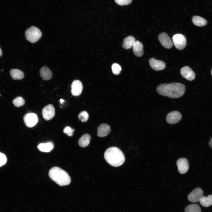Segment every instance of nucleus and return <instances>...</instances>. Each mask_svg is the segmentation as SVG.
<instances>
[{
  "mask_svg": "<svg viewBox=\"0 0 212 212\" xmlns=\"http://www.w3.org/2000/svg\"><path fill=\"white\" fill-rule=\"evenodd\" d=\"M12 102L15 106L19 107L24 105L25 101L22 97H18L13 100Z\"/></svg>",
  "mask_w": 212,
  "mask_h": 212,
  "instance_id": "nucleus-25",
  "label": "nucleus"
},
{
  "mask_svg": "<svg viewBox=\"0 0 212 212\" xmlns=\"http://www.w3.org/2000/svg\"><path fill=\"white\" fill-rule=\"evenodd\" d=\"M74 130L72 129L69 126H66L64 129L63 132L67 134L68 136H71L73 135V133Z\"/></svg>",
  "mask_w": 212,
  "mask_h": 212,
  "instance_id": "nucleus-28",
  "label": "nucleus"
},
{
  "mask_svg": "<svg viewBox=\"0 0 212 212\" xmlns=\"http://www.w3.org/2000/svg\"><path fill=\"white\" fill-rule=\"evenodd\" d=\"M50 178L60 186H67L71 182V178L68 173L57 167L52 168L49 170Z\"/></svg>",
  "mask_w": 212,
  "mask_h": 212,
  "instance_id": "nucleus-3",
  "label": "nucleus"
},
{
  "mask_svg": "<svg viewBox=\"0 0 212 212\" xmlns=\"http://www.w3.org/2000/svg\"><path fill=\"white\" fill-rule=\"evenodd\" d=\"M110 132V126L106 124L100 125L97 128V135L103 137L107 136Z\"/></svg>",
  "mask_w": 212,
  "mask_h": 212,
  "instance_id": "nucleus-15",
  "label": "nucleus"
},
{
  "mask_svg": "<svg viewBox=\"0 0 212 212\" xmlns=\"http://www.w3.org/2000/svg\"><path fill=\"white\" fill-rule=\"evenodd\" d=\"M211 75H212V69H211Z\"/></svg>",
  "mask_w": 212,
  "mask_h": 212,
  "instance_id": "nucleus-34",
  "label": "nucleus"
},
{
  "mask_svg": "<svg viewBox=\"0 0 212 212\" xmlns=\"http://www.w3.org/2000/svg\"><path fill=\"white\" fill-rule=\"evenodd\" d=\"M90 139V136L89 134L83 135L79 140L78 143L79 145L82 148L87 147L89 144Z\"/></svg>",
  "mask_w": 212,
  "mask_h": 212,
  "instance_id": "nucleus-20",
  "label": "nucleus"
},
{
  "mask_svg": "<svg viewBox=\"0 0 212 212\" xmlns=\"http://www.w3.org/2000/svg\"><path fill=\"white\" fill-rule=\"evenodd\" d=\"M7 162V158L3 153L0 152V167L4 165Z\"/></svg>",
  "mask_w": 212,
  "mask_h": 212,
  "instance_id": "nucleus-30",
  "label": "nucleus"
},
{
  "mask_svg": "<svg viewBox=\"0 0 212 212\" xmlns=\"http://www.w3.org/2000/svg\"><path fill=\"white\" fill-rule=\"evenodd\" d=\"M209 145L210 147L212 148V138L211 139L209 143Z\"/></svg>",
  "mask_w": 212,
  "mask_h": 212,
  "instance_id": "nucleus-31",
  "label": "nucleus"
},
{
  "mask_svg": "<svg viewBox=\"0 0 212 212\" xmlns=\"http://www.w3.org/2000/svg\"><path fill=\"white\" fill-rule=\"evenodd\" d=\"M158 39L161 44L166 48H170L173 46L172 41L165 32H163L160 34L158 36Z\"/></svg>",
  "mask_w": 212,
  "mask_h": 212,
  "instance_id": "nucleus-10",
  "label": "nucleus"
},
{
  "mask_svg": "<svg viewBox=\"0 0 212 212\" xmlns=\"http://www.w3.org/2000/svg\"><path fill=\"white\" fill-rule=\"evenodd\" d=\"M135 42V39L133 36H129L123 39L122 46L126 49H130L133 46Z\"/></svg>",
  "mask_w": 212,
  "mask_h": 212,
  "instance_id": "nucleus-19",
  "label": "nucleus"
},
{
  "mask_svg": "<svg viewBox=\"0 0 212 212\" xmlns=\"http://www.w3.org/2000/svg\"><path fill=\"white\" fill-rule=\"evenodd\" d=\"M78 118L82 122L87 121L89 118V115L86 111H83L80 112L78 115Z\"/></svg>",
  "mask_w": 212,
  "mask_h": 212,
  "instance_id": "nucleus-26",
  "label": "nucleus"
},
{
  "mask_svg": "<svg viewBox=\"0 0 212 212\" xmlns=\"http://www.w3.org/2000/svg\"><path fill=\"white\" fill-rule=\"evenodd\" d=\"M42 33L40 30L35 26L28 28L25 31V36L26 39L31 43H35L40 38Z\"/></svg>",
  "mask_w": 212,
  "mask_h": 212,
  "instance_id": "nucleus-4",
  "label": "nucleus"
},
{
  "mask_svg": "<svg viewBox=\"0 0 212 212\" xmlns=\"http://www.w3.org/2000/svg\"><path fill=\"white\" fill-rule=\"evenodd\" d=\"M203 192L200 188H197L192 191L188 195V198L190 202L196 203L199 201L203 196Z\"/></svg>",
  "mask_w": 212,
  "mask_h": 212,
  "instance_id": "nucleus-7",
  "label": "nucleus"
},
{
  "mask_svg": "<svg viewBox=\"0 0 212 212\" xmlns=\"http://www.w3.org/2000/svg\"><path fill=\"white\" fill-rule=\"evenodd\" d=\"M194 24L199 26H203L207 24V21L204 19L198 16H194L192 18Z\"/></svg>",
  "mask_w": 212,
  "mask_h": 212,
  "instance_id": "nucleus-21",
  "label": "nucleus"
},
{
  "mask_svg": "<svg viewBox=\"0 0 212 212\" xmlns=\"http://www.w3.org/2000/svg\"><path fill=\"white\" fill-rule=\"evenodd\" d=\"M200 202L203 207H208L212 205V195H209L207 197L203 196L200 199Z\"/></svg>",
  "mask_w": 212,
  "mask_h": 212,
  "instance_id": "nucleus-23",
  "label": "nucleus"
},
{
  "mask_svg": "<svg viewBox=\"0 0 212 212\" xmlns=\"http://www.w3.org/2000/svg\"><path fill=\"white\" fill-rule=\"evenodd\" d=\"M1 96V95H0V96Z\"/></svg>",
  "mask_w": 212,
  "mask_h": 212,
  "instance_id": "nucleus-35",
  "label": "nucleus"
},
{
  "mask_svg": "<svg viewBox=\"0 0 212 212\" xmlns=\"http://www.w3.org/2000/svg\"><path fill=\"white\" fill-rule=\"evenodd\" d=\"M182 76L189 81L193 80L195 77V74L189 67L186 66L182 68L180 70Z\"/></svg>",
  "mask_w": 212,
  "mask_h": 212,
  "instance_id": "nucleus-13",
  "label": "nucleus"
},
{
  "mask_svg": "<svg viewBox=\"0 0 212 212\" xmlns=\"http://www.w3.org/2000/svg\"><path fill=\"white\" fill-rule=\"evenodd\" d=\"M132 47L133 52L135 56L140 57L143 55V46L140 42L138 40L135 41Z\"/></svg>",
  "mask_w": 212,
  "mask_h": 212,
  "instance_id": "nucleus-16",
  "label": "nucleus"
},
{
  "mask_svg": "<svg viewBox=\"0 0 212 212\" xmlns=\"http://www.w3.org/2000/svg\"><path fill=\"white\" fill-rule=\"evenodd\" d=\"M2 54V52L1 48L0 47V57H1Z\"/></svg>",
  "mask_w": 212,
  "mask_h": 212,
  "instance_id": "nucleus-33",
  "label": "nucleus"
},
{
  "mask_svg": "<svg viewBox=\"0 0 212 212\" xmlns=\"http://www.w3.org/2000/svg\"><path fill=\"white\" fill-rule=\"evenodd\" d=\"M181 118L182 115L179 112L177 111H173L167 114L166 120L168 123L171 124H174L179 122Z\"/></svg>",
  "mask_w": 212,
  "mask_h": 212,
  "instance_id": "nucleus-8",
  "label": "nucleus"
},
{
  "mask_svg": "<svg viewBox=\"0 0 212 212\" xmlns=\"http://www.w3.org/2000/svg\"><path fill=\"white\" fill-rule=\"evenodd\" d=\"M60 101L61 104H62V103L64 102V100L61 99H60Z\"/></svg>",
  "mask_w": 212,
  "mask_h": 212,
  "instance_id": "nucleus-32",
  "label": "nucleus"
},
{
  "mask_svg": "<svg viewBox=\"0 0 212 212\" xmlns=\"http://www.w3.org/2000/svg\"><path fill=\"white\" fill-rule=\"evenodd\" d=\"M149 62L150 67L156 71L163 70L166 67L165 64L163 61L156 60L154 58H150Z\"/></svg>",
  "mask_w": 212,
  "mask_h": 212,
  "instance_id": "nucleus-12",
  "label": "nucleus"
},
{
  "mask_svg": "<svg viewBox=\"0 0 212 212\" xmlns=\"http://www.w3.org/2000/svg\"><path fill=\"white\" fill-rule=\"evenodd\" d=\"M185 212H201L200 206L197 204H191L187 206L185 209Z\"/></svg>",
  "mask_w": 212,
  "mask_h": 212,
  "instance_id": "nucleus-24",
  "label": "nucleus"
},
{
  "mask_svg": "<svg viewBox=\"0 0 212 212\" xmlns=\"http://www.w3.org/2000/svg\"><path fill=\"white\" fill-rule=\"evenodd\" d=\"M39 73L41 77L44 80H48L52 78L51 71L46 66H44L41 68Z\"/></svg>",
  "mask_w": 212,
  "mask_h": 212,
  "instance_id": "nucleus-17",
  "label": "nucleus"
},
{
  "mask_svg": "<svg viewBox=\"0 0 212 212\" xmlns=\"http://www.w3.org/2000/svg\"><path fill=\"white\" fill-rule=\"evenodd\" d=\"M112 73L118 75L121 72V68L119 65L117 63H114L112 66Z\"/></svg>",
  "mask_w": 212,
  "mask_h": 212,
  "instance_id": "nucleus-27",
  "label": "nucleus"
},
{
  "mask_svg": "<svg viewBox=\"0 0 212 212\" xmlns=\"http://www.w3.org/2000/svg\"><path fill=\"white\" fill-rule=\"evenodd\" d=\"M172 40L175 47L180 50L183 49L186 44L185 37L181 34H176L173 37Z\"/></svg>",
  "mask_w": 212,
  "mask_h": 212,
  "instance_id": "nucleus-5",
  "label": "nucleus"
},
{
  "mask_svg": "<svg viewBox=\"0 0 212 212\" xmlns=\"http://www.w3.org/2000/svg\"><path fill=\"white\" fill-rule=\"evenodd\" d=\"M54 145L52 142L41 143L39 144L37 148L40 151L44 152H49L54 148Z\"/></svg>",
  "mask_w": 212,
  "mask_h": 212,
  "instance_id": "nucleus-18",
  "label": "nucleus"
},
{
  "mask_svg": "<svg viewBox=\"0 0 212 212\" xmlns=\"http://www.w3.org/2000/svg\"><path fill=\"white\" fill-rule=\"evenodd\" d=\"M115 2L118 4L120 5H127L130 4L132 0H115Z\"/></svg>",
  "mask_w": 212,
  "mask_h": 212,
  "instance_id": "nucleus-29",
  "label": "nucleus"
},
{
  "mask_svg": "<svg viewBox=\"0 0 212 212\" xmlns=\"http://www.w3.org/2000/svg\"><path fill=\"white\" fill-rule=\"evenodd\" d=\"M71 87V92L73 96H78L81 93L83 86L80 81L78 80H74L72 84Z\"/></svg>",
  "mask_w": 212,
  "mask_h": 212,
  "instance_id": "nucleus-14",
  "label": "nucleus"
},
{
  "mask_svg": "<svg viewBox=\"0 0 212 212\" xmlns=\"http://www.w3.org/2000/svg\"><path fill=\"white\" fill-rule=\"evenodd\" d=\"M176 164L178 166V170L181 174L186 173L189 169V164L187 159L181 158L178 159Z\"/></svg>",
  "mask_w": 212,
  "mask_h": 212,
  "instance_id": "nucleus-11",
  "label": "nucleus"
},
{
  "mask_svg": "<svg viewBox=\"0 0 212 212\" xmlns=\"http://www.w3.org/2000/svg\"><path fill=\"white\" fill-rule=\"evenodd\" d=\"M42 114L43 118L46 120L52 119L55 114L54 106L49 104L44 107L42 110Z\"/></svg>",
  "mask_w": 212,
  "mask_h": 212,
  "instance_id": "nucleus-9",
  "label": "nucleus"
},
{
  "mask_svg": "<svg viewBox=\"0 0 212 212\" xmlns=\"http://www.w3.org/2000/svg\"><path fill=\"white\" fill-rule=\"evenodd\" d=\"M10 73L11 77L14 80H20L24 77L23 72L18 69H11L10 71Z\"/></svg>",
  "mask_w": 212,
  "mask_h": 212,
  "instance_id": "nucleus-22",
  "label": "nucleus"
},
{
  "mask_svg": "<svg viewBox=\"0 0 212 212\" xmlns=\"http://www.w3.org/2000/svg\"><path fill=\"white\" fill-rule=\"evenodd\" d=\"M185 90L184 85L177 82L161 84L156 88L157 92L159 94L172 98L181 97L185 93Z\"/></svg>",
  "mask_w": 212,
  "mask_h": 212,
  "instance_id": "nucleus-1",
  "label": "nucleus"
},
{
  "mask_svg": "<svg viewBox=\"0 0 212 212\" xmlns=\"http://www.w3.org/2000/svg\"><path fill=\"white\" fill-rule=\"evenodd\" d=\"M104 157L108 163L114 167L122 165L125 161V158L122 152L116 147L108 148L105 151Z\"/></svg>",
  "mask_w": 212,
  "mask_h": 212,
  "instance_id": "nucleus-2",
  "label": "nucleus"
},
{
  "mask_svg": "<svg viewBox=\"0 0 212 212\" xmlns=\"http://www.w3.org/2000/svg\"><path fill=\"white\" fill-rule=\"evenodd\" d=\"M23 120L26 126L29 127H34L38 122V118L37 115L34 113H29L25 114Z\"/></svg>",
  "mask_w": 212,
  "mask_h": 212,
  "instance_id": "nucleus-6",
  "label": "nucleus"
}]
</instances>
